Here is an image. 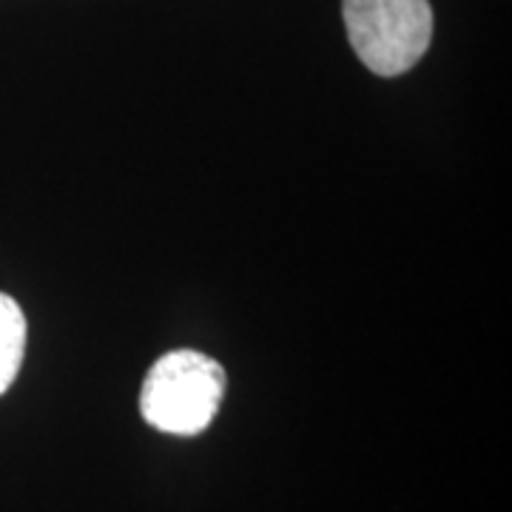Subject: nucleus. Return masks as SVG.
<instances>
[{
    "mask_svg": "<svg viewBox=\"0 0 512 512\" xmlns=\"http://www.w3.org/2000/svg\"><path fill=\"white\" fill-rule=\"evenodd\" d=\"M225 396V370L197 350H171L148 370L140 413L171 436H197L211 427Z\"/></svg>",
    "mask_w": 512,
    "mask_h": 512,
    "instance_id": "f257e3e1",
    "label": "nucleus"
},
{
    "mask_svg": "<svg viewBox=\"0 0 512 512\" xmlns=\"http://www.w3.org/2000/svg\"><path fill=\"white\" fill-rule=\"evenodd\" d=\"M350 46L379 77H399L419 63L433 40L430 0H342Z\"/></svg>",
    "mask_w": 512,
    "mask_h": 512,
    "instance_id": "f03ea898",
    "label": "nucleus"
},
{
    "mask_svg": "<svg viewBox=\"0 0 512 512\" xmlns=\"http://www.w3.org/2000/svg\"><path fill=\"white\" fill-rule=\"evenodd\" d=\"M26 353V316L20 305L0 293V396L18 379Z\"/></svg>",
    "mask_w": 512,
    "mask_h": 512,
    "instance_id": "7ed1b4c3",
    "label": "nucleus"
}]
</instances>
